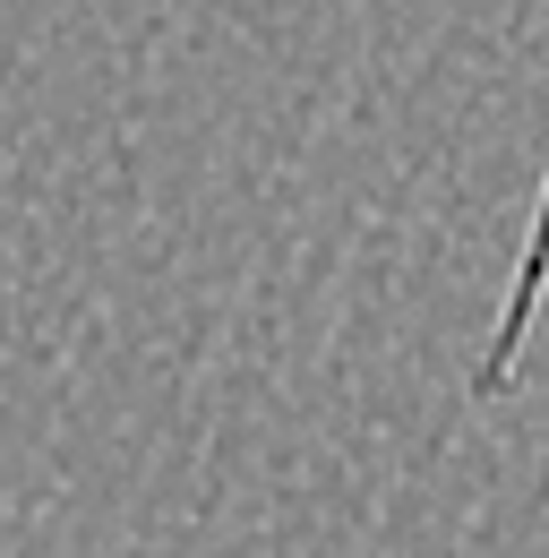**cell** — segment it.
<instances>
[{"label":"cell","mask_w":549,"mask_h":558,"mask_svg":"<svg viewBox=\"0 0 549 558\" xmlns=\"http://www.w3.org/2000/svg\"><path fill=\"white\" fill-rule=\"evenodd\" d=\"M541 310H549V172H541V198H533V223H524V241H515V267H507V292H498V318H489V336H480L473 404L515 396V378H524V352H533Z\"/></svg>","instance_id":"cell-1"}]
</instances>
